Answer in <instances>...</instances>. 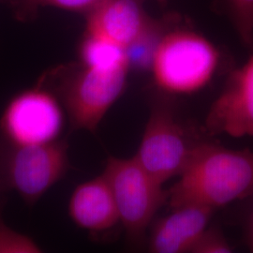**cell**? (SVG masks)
<instances>
[{"label": "cell", "instance_id": "cell-18", "mask_svg": "<svg viewBox=\"0 0 253 253\" xmlns=\"http://www.w3.org/2000/svg\"><path fill=\"white\" fill-rule=\"evenodd\" d=\"M157 2H159V3H161V4H165L168 0H156Z\"/></svg>", "mask_w": 253, "mask_h": 253}, {"label": "cell", "instance_id": "cell-7", "mask_svg": "<svg viewBox=\"0 0 253 253\" xmlns=\"http://www.w3.org/2000/svg\"><path fill=\"white\" fill-rule=\"evenodd\" d=\"M198 144L192 143L185 127L169 109L152 110L135 159L163 185L179 176Z\"/></svg>", "mask_w": 253, "mask_h": 253}, {"label": "cell", "instance_id": "cell-10", "mask_svg": "<svg viewBox=\"0 0 253 253\" xmlns=\"http://www.w3.org/2000/svg\"><path fill=\"white\" fill-rule=\"evenodd\" d=\"M172 209L171 214L154 224L148 242L151 253H190L215 211L199 205H184Z\"/></svg>", "mask_w": 253, "mask_h": 253}, {"label": "cell", "instance_id": "cell-1", "mask_svg": "<svg viewBox=\"0 0 253 253\" xmlns=\"http://www.w3.org/2000/svg\"><path fill=\"white\" fill-rule=\"evenodd\" d=\"M253 195V151L234 150L202 143L172 189L168 191L172 208L199 205L217 208Z\"/></svg>", "mask_w": 253, "mask_h": 253}, {"label": "cell", "instance_id": "cell-16", "mask_svg": "<svg viewBox=\"0 0 253 253\" xmlns=\"http://www.w3.org/2000/svg\"><path fill=\"white\" fill-rule=\"evenodd\" d=\"M233 248L224 235L216 228H207L201 235L190 253H229Z\"/></svg>", "mask_w": 253, "mask_h": 253}, {"label": "cell", "instance_id": "cell-8", "mask_svg": "<svg viewBox=\"0 0 253 253\" xmlns=\"http://www.w3.org/2000/svg\"><path fill=\"white\" fill-rule=\"evenodd\" d=\"M206 128L212 135L253 136V54L228 76L208 112Z\"/></svg>", "mask_w": 253, "mask_h": 253}, {"label": "cell", "instance_id": "cell-3", "mask_svg": "<svg viewBox=\"0 0 253 253\" xmlns=\"http://www.w3.org/2000/svg\"><path fill=\"white\" fill-rule=\"evenodd\" d=\"M220 54L206 37L190 29L163 33L150 64L160 89L189 95L203 89L214 77Z\"/></svg>", "mask_w": 253, "mask_h": 253}, {"label": "cell", "instance_id": "cell-14", "mask_svg": "<svg viewBox=\"0 0 253 253\" xmlns=\"http://www.w3.org/2000/svg\"><path fill=\"white\" fill-rule=\"evenodd\" d=\"M228 16L242 43L253 50V0H225Z\"/></svg>", "mask_w": 253, "mask_h": 253}, {"label": "cell", "instance_id": "cell-17", "mask_svg": "<svg viewBox=\"0 0 253 253\" xmlns=\"http://www.w3.org/2000/svg\"><path fill=\"white\" fill-rule=\"evenodd\" d=\"M247 242L248 246L253 253V211L252 215L249 217L248 225H247Z\"/></svg>", "mask_w": 253, "mask_h": 253}, {"label": "cell", "instance_id": "cell-6", "mask_svg": "<svg viewBox=\"0 0 253 253\" xmlns=\"http://www.w3.org/2000/svg\"><path fill=\"white\" fill-rule=\"evenodd\" d=\"M102 174L113 191L120 223L128 240L140 243L157 211L168 199V192L134 156L129 159L109 157Z\"/></svg>", "mask_w": 253, "mask_h": 253}, {"label": "cell", "instance_id": "cell-4", "mask_svg": "<svg viewBox=\"0 0 253 253\" xmlns=\"http://www.w3.org/2000/svg\"><path fill=\"white\" fill-rule=\"evenodd\" d=\"M70 168L66 139L43 145H12L0 140V190L15 191L29 206L64 178Z\"/></svg>", "mask_w": 253, "mask_h": 253}, {"label": "cell", "instance_id": "cell-5", "mask_svg": "<svg viewBox=\"0 0 253 253\" xmlns=\"http://www.w3.org/2000/svg\"><path fill=\"white\" fill-rule=\"evenodd\" d=\"M69 121L59 97L42 82L20 91L0 118V140L12 145H43L62 138Z\"/></svg>", "mask_w": 253, "mask_h": 253}, {"label": "cell", "instance_id": "cell-12", "mask_svg": "<svg viewBox=\"0 0 253 253\" xmlns=\"http://www.w3.org/2000/svg\"><path fill=\"white\" fill-rule=\"evenodd\" d=\"M80 63L102 70L130 68L125 48L89 33H84L79 46Z\"/></svg>", "mask_w": 253, "mask_h": 253}, {"label": "cell", "instance_id": "cell-13", "mask_svg": "<svg viewBox=\"0 0 253 253\" xmlns=\"http://www.w3.org/2000/svg\"><path fill=\"white\" fill-rule=\"evenodd\" d=\"M104 0H10L15 17L19 21L27 22L36 17L42 8H55L84 15L98 7Z\"/></svg>", "mask_w": 253, "mask_h": 253}, {"label": "cell", "instance_id": "cell-9", "mask_svg": "<svg viewBox=\"0 0 253 253\" xmlns=\"http://www.w3.org/2000/svg\"><path fill=\"white\" fill-rule=\"evenodd\" d=\"M85 32L111 41L126 50L161 34L141 0H104L85 15Z\"/></svg>", "mask_w": 253, "mask_h": 253}, {"label": "cell", "instance_id": "cell-15", "mask_svg": "<svg viewBox=\"0 0 253 253\" xmlns=\"http://www.w3.org/2000/svg\"><path fill=\"white\" fill-rule=\"evenodd\" d=\"M3 203L0 202V253H40L42 249L29 235L8 226L2 217Z\"/></svg>", "mask_w": 253, "mask_h": 253}, {"label": "cell", "instance_id": "cell-2", "mask_svg": "<svg viewBox=\"0 0 253 253\" xmlns=\"http://www.w3.org/2000/svg\"><path fill=\"white\" fill-rule=\"evenodd\" d=\"M128 70H102L79 62L50 69L39 81L59 97L73 129L95 132L125 90Z\"/></svg>", "mask_w": 253, "mask_h": 253}, {"label": "cell", "instance_id": "cell-11", "mask_svg": "<svg viewBox=\"0 0 253 253\" xmlns=\"http://www.w3.org/2000/svg\"><path fill=\"white\" fill-rule=\"evenodd\" d=\"M68 214L76 226L91 234L107 232L120 223L113 191L102 173L75 188L69 200Z\"/></svg>", "mask_w": 253, "mask_h": 253}]
</instances>
